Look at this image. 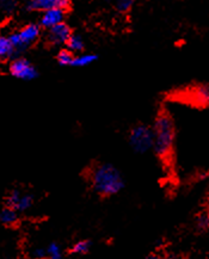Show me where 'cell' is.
<instances>
[{"label":"cell","mask_w":209,"mask_h":259,"mask_svg":"<svg viewBox=\"0 0 209 259\" xmlns=\"http://www.w3.org/2000/svg\"><path fill=\"white\" fill-rule=\"evenodd\" d=\"M153 151L165 167H172L176 161V129L175 119L166 108L158 109L153 123Z\"/></svg>","instance_id":"cell-1"},{"label":"cell","mask_w":209,"mask_h":259,"mask_svg":"<svg viewBox=\"0 0 209 259\" xmlns=\"http://www.w3.org/2000/svg\"><path fill=\"white\" fill-rule=\"evenodd\" d=\"M90 187L102 197H110L123 190L126 183L117 167L109 162L91 165L86 172Z\"/></svg>","instance_id":"cell-2"},{"label":"cell","mask_w":209,"mask_h":259,"mask_svg":"<svg viewBox=\"0 0 209 259\" xmlns=\"http://www.w3.org/2000/svg\"><path fill=\"white\" fill-rule=\"evenodd\" d=\"M128 142L133 151L138 154H145L153 149V129L148 124L134 125L128 133Z\"/></svg>","instance_id":"cell-3"},{"label":"cell","mask_w":209,"mask_h":259,"mask_svg":"<svg viewBox=\"0 0 209 259\" xmlns=\"http://www.w3.org/2000/svg\"><path fill=\"white\" fill-rule=\"evenodd\" d=\"M9 71L12 77L25 81L35 80L38 77V71L36 69L35 66L28 59L23 58V56L12 60V62L10 64Z\"/></svg>","instance_id":"cell-4"},{"label":"cell","mask_w":209,"mask_h":259,"mask_svg":"<svg viewBox=\"0 0 209 259\" xmlns=\"http://www.w3.org/2000/svg\"><path fill=\"white\" fill-rule=\"evenodd\" d=\"M179 97L185 101H190L192 104L198 106H209V82L192 85L184 89Z\"/></svg>","instance_id":"cell-5"},{"label":"cell","mask_w":209,"mask_h":259,"mask_svg":"<svg viewBox=\"0 0 209 259\" xmlns=\"http://www.w3.org/2000/svg\"><path fill=\"white\" fill-rule=\"evenodd\" d=\"M72 34L73 30L67 23H60L47 30V42L51 47H59V46L66 45Z\"/></svg>","instance_id":"cell-6"},{"label":"cell","mask_w":209,"mask_h":259,"mask_svg":"<svg viewBox=\"0 0 209 259\" xmlns=\"http://www.w3.org/2000/svg\"><path fill=\"white\" fill-rule=\"evenodd\" d=\"M25 10L28 12H46L52 9H65L71 8V2L68 0H31L25 4Z\"/></svg>","instance_id":"cell-7"},{"label":"cell","mask_w":209,"mask_h":259,"mask_svg":"<svg viewBox=\"0 0 209 259\" xmlns=\"http://www.w3.org/2000/svg\"><path fill=\"white\" fill-rule=\"evenodd\" d=\"M41 26L37 23H29L18 31L19 39H21V49L23 54L37 41L41 35Z\"/></svg>","instance_id":"cell-8"},{"label":"cell","mask_w":209,"mask_h":259,"mask_svg":"<svg viewBox=\"0 0 209 259\" xmlns=\"http://www.w3.org/2000/svg\"><path fill=\"white\" fill-rule=\"evenodd\" d=\"M68 10L65 9H52L48 11L43 12L39 18L38 25L41 26V29H51L53 26L60 24V23H64L66 16H67Z\"/></svg>","instance_id":"cell-9"},{"label":"cell","mask_w":209,"mask_h":259,"mask_svg":"<svg viewBox=\"0 0 209 259\" xmlns=\"http://www.w3.org/2000/svg\"><path fill=\"white\" fill-rule=\"evenodd\" d=\"M195 231L198 233H207L209 232V210L202 208L195 217Z\"/></svg>","instance_id":"cell-10"},{"label":"cell","mask_w":209,"mask_h":259,"mask_svg":"<svg viewBox=\"0 0 209 259\" xmlns=\"http://www.w3.org/2000/svg\"><path fill=\"white\" fill-rule=\"evenodd\" d=\"M65 46L66 49L73 53V54H74V53H81L85 48L84 38L78 34H72V36L68 38V41Z\"/></svg>","instance_id":"cell-11"},{"label":"cell","mask_w":209,"mask_h":259,"mask_svg":"<svg viewBox=\"0 0 209 259\" xmlns=\"http://www.w3.org/2000/svg\"><path fill=\"white\" fill-rule=\"evenodd\" d=\"M13 54H15V49L8 36H0V60H12Z\"/></svg>","instance_id":"cell-12"},{"label":"cell","mask_w":209,"mask_h":259,"mask_svg":"<svg viewBox=\"0 0 209 259\" xmlns=\"http://www.w3.org/2000/svg\"><path fill=\"white\" fill-rule=\"evenodd\" d=\"M18 221V212L15 209L5 207L0 211V224L5 226H12Z\"/></svg>","instance_id":"cell-13"},{"label":"cell","mask_w":209,"mask_h":259,"mask_svg":"<svg viewBox=\"0 0 209 259\" xmlns=\"http://www.w3.org/2000/svg\"><path fill=\"white\" fill-rule=\"evenodd\" d=\"M97 60H98V55L96 54L77 55L74 56V59H73L71 67H86V66L94 64V62L97 61Z\"/></svg>","instance_id":"cell-14"},{"label":"cell","mask_w":209,"mask_h":259,"mask_svg":"<svg viewBox=\"0 0 209 259\" xmlns=\"http://www.w3.org/2000/svg\"><path fill=\"white\" fill-rule=\"evenodd\" d=\"M34 201H35L34 195L22 194L21 198H19L17 204H16L15 210L17 212H24L26 210H29V209L32 207V204H34Z\"/></svg>","instance_id":"cell-15"},{"label":"cell","mask_w":209,"mask_h":259,"mask_svg":"<svg viewBox=\"0 0 209 259\" xmlns=\"http://www.w3.org/2000/svg\"><path fill=\"white\" fill-rule=\"evenodd\" d=\"M91 241L90 240H80L77 241L75 244L72 245V247L69 248V253L71 254H88L90 250H91Z\"/></svg>","instance_id":"cell-16"},{"label":"cell","mask_w":209,"mask_h":259,"mask_svg":"<svg viewBox=\"0 0 209 259\" xmlns=\"http://www.w3.org/2000/svg\"><path fill=\"white\" fill-rule=\"evenodd\" d=\"M73 59H74V54L67 51L66 48L60 49L58 54H56V61H58L60 66H64V67H66V66H72Z\"/></svg>","instance_id":"cell-17"},{"label":"cell","mask_w":209,"mask_h":259,"mask_svg":"<svg viewBox=\"0 0 209 259\" xmlns=\"http://www.w3.org/2000/svg\"><path fill=\"white\" fill-rule=\"evenodd\" d=\"M46 251H47L48 259H64V252L58 242H51Z\"/></svg>","instance_id":"cell-18"},{"label":"cell","mask_w":209,"mask_h":259,"mask_svg":"<svg viewBox=\"0 0 209 259\" xmlns=\"http://www.w3.org/2000/svg\"><path fill=\"white\" fill-rule=\"evenodd\" d=\"M21 196H22L21 190H18V189H13V190H11V192L8 195V197L5 198V207L15 209L16 204H17L19 198H21Z\"/></svg>","instance_id":"cell-19"},{"label":"cell","mask_w":209,"mask_h":259,"mask_svg":"<svg viewBox=\"0 0 209 259\" xmlns=\"http://www.w3.org/2000/svg\"><path fill=\"white\" fill-rule=\"evenodd\" d=\"M133 6H134L133 0H118V2H116L115 8L118 12L128 13L133 9Z\"/></svg>","instance_id":"cell-20"},{"label":"cell","mask_w":209,"mask_h":259,"mask_svg":"<svg viewBox=\"0 0 209 259\" xmlns=\"http://www.w3.org/2000/svg\"><path fill=\"white\" fill-rule=\"evenodd\" d=\"M17 6V3L16 2H2L0 3V9L4 12H11L13 9Z\"/></svg>","instance_id":"cell-21"},{"label":"cell","mask_w":209,"mask_h":259,"mask_svg":"<svg viewBox=\"0 0 209 259\" xmlns=\"http://www.w3.org/2000/svg\"><path fill=\"white\" fill-rule=\"evenodd\" d=\"M32 257L34 259H46L47 258V251H46V248H35L32 251Z\"/></svg>","instance_id":"cell-22"},{"label":"cell","mask_w":209,"mask_h":259,"mask_svg":"<svg viewBox=\"0 0 209 259\" xmlns=\"http://www.w3.org/2000/svg\"><path fill=\"white\" fill-rule=\"evenodd\" d=\"M145 259H174V258L169 257V255L164 253H160V252H152V253H149Z\"/></svg>","instance_id":"cell-23"},{"label":"cell","mask_w":209,"mask_h":259,"mask_svg":"<svg viewBox=\"0 0 209 259\" xmlns=\"http://www.w3.org/2000/svg\"><path fill=\"white\" fill-rule=\"evenodd\" d=\"M204 209H207V210H209V191L207 192V195H205L204 197V201H203V207Z\"/></svg>","instance_id":"cell-24"},{"label":"cell","mask_w":209,"mask_h":259,"mask_svg":"<svg viewBox=\"0 0 209 259\" xmlns=\"http://www.w3.org/2000/svg\"><path fill=\"white\" fill-rule=\"evenodd\" d=\"M46 259H48V258H46Z\"/></svg>","instance_id":"cell-25"}]
</instances>
